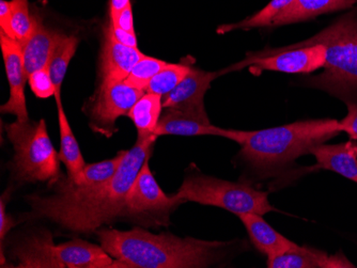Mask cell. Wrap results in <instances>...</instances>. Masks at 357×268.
Here are the masks:
<instances>
[{"label": "cell", "instance_id": "f546056e", "mask_svg": "<svg viewBox=\"0 0 357 268\" xmlns=\"http://www.w3.org/2000/svg\"><path fill=\"white\" fill-rule=\"evenodd\" d=\"M6 197L5 195L0 200V237L1 243L5 241V236L9 233L10 230L16 225L13 218L6 212Z\"/></svg>", "mask_w": 357, "mask_h": 268}, {"label": "cell", "instance_id": "8fae6325", "mask_svg": "<svg viewBox=\"0 0 357 268\" xmlns=\"http://www.w3.org/2000/svg\"><path fill=\"white\" fill-rule=\"evenodd\" d=\"M220 72L190 70V74L170 93L164 97L163 107L210 122L204 108V95Z\"/></svg>", "mask_w": 357, "mask_h": 268}, {"label": "cell", "instance_id": "52a82bcc", "mask_svg": "<svg viewBox=\"0 0 357 268\" xmlns=\"http://www.w3.org/2000/svg\"><path fill=\"white\" fill-rule=\"evenodd\" d=\"M16 267H114V259L102 246L82 239L55 245L51 235L32 236L16 248Z\"/></svg>", "mask_w": 357, "mask_h": 268}, {"label": "cell", "instance_id": "7a4b0ae2", "mask_svg": "<svg viewBox=\"0 0 357 268\" xmlns=\"http://www.w3.org/2000/svg\"><path fill=\"white\" fill-rule=\"evenodd\" d=\"M342 133L338 120L320 119L294 122L260 131L228 129L227 139L241 145V156L262 175L294 164Z\"/></svg>", "mask_w": 357, "mask_h": 268}, {"label": "cell", "instance_id": "f1b7e54d", "mask_svg": "<svg viewBox=\"0 0 357 268\" xmlns=\"http://www.w3.org/2000/svg\"><path fill=\"white\" fill-rule=\"evenodd\" d=\"M112 24L114 25V27H119L121 28V29L126 30V31L135 33V29H134V17L133 10H132V3L131 5H128L123 11L120 12V14L118 15L116 21L112 22Z\"/></svg>", "mask_w": 357, "mask_h": 268}, {"label": "cell", "instance_id": "7402d4cb", "mask_svg": "<svg viewBox=\"0 0 357 268\" xmlns=\"http://www.w3.org/2000/svg\"><path fill=\"white\" fill-rule=\"evenodd\" d=\"M78 39L74 36L60 33L48 62V71L51 74L57 92H61V86L67 74L72 58L77 49Z\"/></svg>", "mask_w": 357, "mask_h": 268}, {"label": "cell", "instance_id": "6da1fadb", "mask_svg": "<svg viewBox=\"0 0 357 268\" xmlns=\"http://www.w3.org/2000/svg\"><path fill=\"white\" fill-rule=\"evenodd\" d=\"M101 246L114 258V267L202 268L218 263L230 243L153 234L139 228L96 232Z\"/></svg>", "mask_w": 357, "mask_h": 268}, {"label": "cell", "instance_id": "e0dca14e", "mask_svg": "<svg viewBox=\"0 0 357 268\" xmlns=\"http://www.w3.org/2000/svg\"><path fill=\"white\" fill-rule=\"evenodd\" d=\"M227 129H220L211 124V122L202 121L196 118L190 117L176 110L166 109L165 113L160 116V121L156 126L155 136H220L227 137Z\"/></svg>", "mask_w": 357, "mask_h": 268}, {"label": "cell", "instance_id": "3957f363", "mask_svg": "<svg viewBox=\"0 0 357 268\" xmlns=\"http://www.w3.org/2000/svg\"><path fill=\"white\" fill-rule=\"evenodd\" d=\"M158 136L138 138L126 152L115 175L96 193L46 217L75 233H91L123 214L126 197L144 161L150 159Z\"/></svg>", "mask_w": 357, "mask_h": 268}, {"label": "cell", "instance_id": "9a60e30c", "mask_svg": "<svg viewBox=\"0 0 357 268\" xmlns=\"http://www.w3.org/2000/svg\"><path fill=\"white\" fill-rule=\"evenodd\" d=\"M238 218L248 230L255 247L268 259L282 255L298 245L268 225L262 215L255 213L242 214L238 215Z\"/></svg>", "mask_w": 357, "mask_h": 268}, {"label": "cell", "instance_id": "30bf717a", "mask_svg": "<svg viewBox=\"0 0 357 268\" xmlns=\"http://www.w3.org/2000/svg\"><path fill=\"white\" fill-rule=\"evenodd\" d=\"M178 205L180 204L172 196L166 195L158 185L150 170L149 159H147L128 191L122 215L156 214L160 217H166Z\"/></svg>", "mask_w": 357, "mask_h": 268}, {"label": "cell", "instance_id": "4fadbf2b", "mask_svg": "<svg viewBox=\"0 0 357 268\" xmlns=\"http://www.w3.org/2000/svg\"><path fill=\"white\" fill-rule=\"evenodd\" d=\"M144 54L137 47L120 43L112 35L110 22L105 28L101 53V83L124 81Z\"/></svg>", "mask_w": 357, "mask_h": 268}, {"label": "cell", "instance_id": "ffe728a7", "mask_svg": "<svg viewBox=\"0 0 357 268\" xmlns=\"http://www.w3.org/2000/svg\"><path fill=\"white\" fill-rule=\"evenodd\" d=\"M357 0H294L273 22L272 27L310 21L321 14L352 7Z\"/></svg>", "mask_w": 357, "mask_h": 268}, {"label": "cell", "instance_id": "5b68a950", "mask_svg": "<svg viewBox=\"0 0 357 268\" xmlns=\"http://www.w3.org/2000/svg\"><path fill=\"white\" fill-rule=\"evenodd\" d=\"M6 132L13 145L11 166L16 179L32 183L59 180V153L48 135L45 120L38 123L16 120L6 125Z\"/></svg>", "mask_w": 357, "mask_h": 268}, {"label": "cell", "instance_id": "ac0fdd59", "mask_svg": "<svg viewBox=\"0 0 357 268\" xmlns=\"http://www.w3.org/2000/svg\"><path fill=\"white\" fill-rule=\"evenodd\" d=\"M60 33L48 29L37 17L35 29L23 44L24 65L27 78L33 72L48 67L52 53Z\"/></svg>", "mask_w": 357, "mask_h": 268}, {"label": "cell", "instance_id": "9c48e42d", "mask_svg": "<svg viewBox=\"0 0 357 268\" xmlns=\"http://www.w3.org/2000/svg\"><path fill=\"white\" fill-rule=\"evenodd\" d=\"M144 93L126 81L101 83L90 110L92 129L109 137L115 132L118 118L128 116Z\"/></svg>", "mask_w": 357, "mask_h": 268}, {"label": "cell", "instance_id": "1f68e13d", "mask_svg": "<svg viewBox=\"0 0 357 268\" xmlns=\"http://www.w3.org/2000/svg\"><path fill=\"white\" fill-rule=\"evenodd\" d=\"M110 26H112V35L118 42L126 46L137 47V38H136L135 33H130V31H126L121 28L114 27L112 22H110Z\"/></svg>", "mask_w": 357, "mask_h": 268}, {"label": "cell", "instance_id": "ba28073f", "mask_svg": "<svg viewBox=\"0 0 357 268\" xmlns=\"http://www.w3.org/2000/svg\"><path fill=\"white\" fill-rule=\"evenodd\" d=\"M326 49L322 44L301 46V47H282L266 49L256 54H248V57L224 72L240 71L250 67L252 73L262 71L282 72V73L307 74L322 69L326 63Z\"/></svg>", "mask_w": 357, "mask_h": 268}, {"label": "cell", "instance_id": "4316f807", "mask_svg": "<svg viewBox=\"0 0 357 268\" xmlns=\"http://www.w3.org/2000/svg\"><path fill=\"white\" fill-rule=\"evenodd\" d=\"M28 83H29L31 91L39 99L55 97L56 92H57L53 79H52L51 74L48 71V67L33 72L28 77Z\"/></svg>", "mask_w": 357, "mask_h": 268}, {"label": "cell", "instance_id": "2e32d148", "mask_svg": "<svg viewBox=\"0 0 357 268\" xmlns=\"http://www.w3.org/2000/svg\"><path fill=\"white\" fill-rule=\"evenodd\" d=\"M310 154L317 161L312 169L330 170L357 183V143L351 141L333 145L323 143L312 148Z\"/></svg>", "mask_w": 357, "mask_h": 268}, {"label": "cell", "instance_id": "8992f818", "mask_svg": "<svg viewBox=\"0 0 357 268\" xmlns=\"http://www.w3.org/2000/svg\"><path fill=\"white\" fill-rule=\"evenodd\" d=\"M180 205L196 202L202 205L220 207L236 216L255 213L266 215L275 211L268 199V193L258 191L248 183L225 181L208 175H190L172 196Z\"/></svg>", "mask_w": 357, "mask_h": 268}, {"label": "cell", "instance_id": "5bb4252c", "mask_svg": "<svg viewBox=\"0 0 357 268\" xmlns=\"http://www.w3.org/2000/svg\"><path fill=\"white\" fill-rule=\"evenodd\" d=\"M268 268H354L344 252L328 255L322 250L298 246L268 259Z\"/></svg>", "mask_w": 357, "mask_h": 268}, {"label": "cell", "instance_id": "d4e9b609", "mask_svg": "<svg viewBox=\"0 0 357 268\" xmlns=\"http://www.w3.org/2000/svg\"><path fill=\"white\" fill-rule=\"evenodd\" d=\"M37 17L29 12V0H11L10 38L23 45L35 29Z\"/></svg>", "mask_w": 357, "mask_h": 268}, {"label": "cell", "instance_id": "cb8c5ba5", "mask_svg": "<svg viewBox=\"0 0 357 268\" xmlns=\"http://www.w3.org/2000/svg\"><path fill=\"white\" fill-rule=\"evenodd\" d=\"M192 67L186 63H168L158 72L146 89V93L158 94L164 97L172 91L190 74Z\"/></svg>", "mask_w": 357, "mask_h": 268}, {"label": "cell", "instance_id": "277c9868", "mask_svg": "<svg viewBox=\"0 0 357 268\" xmlns=\"http://www.w3.org/2000/svg\"><path fill=\"white\" fill-rule=\"evenodd\" d=\"M322 44L326 49L324 71L312 77L310 87L351 102L357 97V14H347L306 41L288 47Z\"/></svg>", "mask_w": 357, "mask_h": 268}, {"label": "cell", "instance_id": "83f0119b", "mask_svg": "<svg viewBox=\"0 0 357 268\" xmlns=\"http://www.w3.org/2000/svg\"><path fill=\"white\" fill-rule=\"evenodd\" d=\"M348 113L346 117L339 121L342 132L347 133V135L352 140H357V104L348 102Z\"/></svg>", "mask_w": 357, "mask_h": 268}, {"label": "cell", "instance_id": "d6986e66", "mask_svg": "<svg viewBox=\"0 0 357 268\" xmlns=\"http://www.w3.org/2000/svg\"><path fill=\"white\" fill-rule=\"evenodd\" d=\"M60 95L61 92H56L55 100L57 104L58 124H59L60 132L59 159L67 168L68 178L77 183L83 175L86 163L83 154L80 152L77 140L72 132L67 115L64 113Z\"/></svg>", "mask_w": 357, "mask_h": 268}, {"label": "cell", "instance_id": "d6a6232c", "mask_svg": "<svg viewBox=\"0 0 357 268\" xmlns=\"http://www.w3.org/2000/svg\"><path fill=\"white\" fill-rule=\"evenodd\" d=\"M128 5H131V0H109L110 21H116L120 12L123 11Z\"/></svg>", "mask_w": 357, "mask_h": 268}, {"label": "cell", "instance_id": "7c38bea8", "mask_svg": "<svg viewBox=\"0 0 357 268\" xmlns=\"http://www.w3.org/2000/svg\"><path fill=\"white\" fill-rule=\"evenodd\" d=\"M0 46L10 87L9 100L0 109L3 113L15 116L17 121H29L25 97V83L28 78L24 65L23 46L3 31H0Z\"/></svg>", "mask_w": 357, "mask_h": 268}, {"label": "cell", "instance_id": "4dcf8cb0", "mask_svg": "<svg viewBox=\"0 0 357 268\" xmlns=\"http://www.w3.org/2000/svg\"><path fill=\"white\" fill-rule=\"evenodd\" d=\"M10 23H11V1L1 0L0 1V31L5 33L8 37H10L11 33Z\"/></svg>", "mask_w": 357, "mask_h": 268}, {"label": "cell", "instance_id": "603a6c76", "mask_svg": "<svg viewBox=\"0 0 357 268\" xmlns=\"http://www.w3.org/2000/svg\"><path fill=\"white\" fill-rule=\"evenodd\" d=\"M292 1L294 0H272L261 11H259L258 13L255 14L252 17L243 19V21L238 22V23L220 26L218 33L225 35V33L234 31V30H250L255 29V28L272 27V24L275 19Z\"/></svg>", "mask_w": 357, "mask_h": 268}, {"label": "cell", "instance_id": "484cf974", "mask_svg": "<svg viewBox=\"0 0 357 268\" xmlns=\"http://www.w3.org/2000/svg\"><path fill=\"white\" fill-rule=\"evenodd\" d=\"M167 65L168 62L164 60L144 55L124 81L136 89L146 92L152 78Z\"/></svg>", "mask_w": 357, "mask_h": 268}, {"label": "cell", "instance_id": "44dd1931", "mask_svg": "<svg viewBox=\"0 0 357 268\" xmlns=\"http://www.w3.org/2000/svg\"><path fill=\"white\" fill-rule=\"evenodd\" d=\"M163 101L158 94L144 93L130 110L128 117L137 129L138 138L154 135L163 111Z\"/></svg>", "mask_w": 357, "mask_h": 268}]
</instances>
